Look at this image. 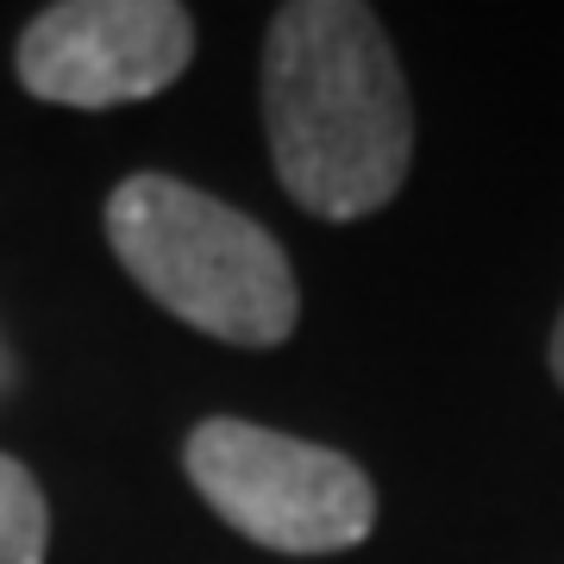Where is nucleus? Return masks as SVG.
<instances>
[{"label": "nucleus", "instance_id": "0eeeda50", "mask_svg": "<svg viewBox=\"0 0 564 564\" xmlns=\"http://www.w3.org/2000/svg\"><path fill=\"white\" fill-rule=\"evenodd\" d=\"M13 383V358H7V345H0V389Z\"/></svg>", "mask_w": 564, "mask_h": 564}, {"label": "nucleus", "instance_id": "39448f33", "mask_svg": "<svg viewBox=\"0 0 564 564\" xmlns=\"http://www.w3.org/2000/svg\"><path fill=\"white\" fill-rule=\"evenodd\" d=\"M44 545H51L44 489L20 458L0 452V564H44Z\"/></svg>", "mask_w": 564, "mask_h": 564}, {"label": "nucleus", "instance_id": "f03ea898", "mask_svg": "<svg viewBox=\"0 0 564 564\" xmlns=\"http://www.w3.org/2000/svg\"><path fill=\"white\" fill-rule=\"evenodd\" d=\"M107 245L158 307L226 345H282L302 295L270 226L195 182L126 176L107 195Z\"/></svg>", "mask_w": 564, "mask_h": 564}, {"label": "nucleus", "instance_id": "20e7f679", "mask_svg": "<svg viewBox=\"0 0 564 564\" xmlns=\"http://www.w3.org/2000/svg\"><path fill=\"white\" fill-rule=\"evenodd\" d=\"M195 57V20L176 0H63L20 39L25 95L57 107L151 101Z\"/></svg>", "mask_w": 564, "mask_h": 564}, {"label": "nucleus", "instance_id": "7ed1b4c3", "mask_svg": "<svg viewBox=\"0 0 564 564\" xmlns=\"http://www.w3.org/2000/svg\"><path fill=\"white\" fill-rule=\"evenodd\" d=\"M188 484L245 540L295 558L345 552L377 527V489L333 445L289 440L251 421H202L188 433Z\"/></svg>", "mask_w": 564, "mask_h": 564}, {"label": "nucleus", "instance_id": "f257e3e1", "mask_svg": "<svg viewBox=\"0 0 564 564\" xmlns=\"http://www.w3.org/2000/svg\"><path fill=\"white\" fill-rule=\"evenodd\" d=\"M263 132L314 220H364L402 195L414 107L383 20L358 0H295L263 32Z\"/></svg>", "mask_w": 564, "mask_h": 564}, {"label": "nucleus", "instance_id": "423d86ee", "mask_svg": "<svg viewBox=\"0 0 564 564\" xmlns=\"http://www.w3.org/2000/svg\"><path fill=\"white\" fill-rule=\"evenodd\" d=\"M552 377H558V389H564V314H558V333H552Z\"/></svg>", "mask_w": 564, "mask_h": 564}]
</instances>
